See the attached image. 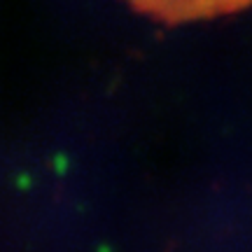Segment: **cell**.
<instances>
[{
	"label": "cell",
	"mask_w": 252,
	"mask_h": 252,
	"mask_svg": "<svg viewBox=\"0 0 252 252\" xmlns=\"http://www.w3.org/2000/svg\"><path fill=\"white\" fill-rule=\"evenodd\" d=\"M138 12L163 24H189L241 12L252 0H128Z\"/></svg>",
	"instance_id": "obj_1"
}]
</instances>
